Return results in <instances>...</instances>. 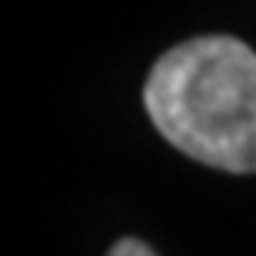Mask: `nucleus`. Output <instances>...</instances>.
<instances>
[{
    "mask_svg": "<svg viewBox=\"0 0 256 256\" xmlns=\"http://www.w3.org/2000/svg\"><path fill=\"white\" fill-rule=\"evenodd\" d=\"M156 130L190 160L226 173H256V54L210 34L176 44L143 86Z\"/></svg>",
    "mask_w": 256,
    "mask_h": 256,
    "instance_id": "f257e3e1",
    "label": "nucleus"
},
{
    "mask_svg": "<svg viewBox=\"0 0 256 256\" xmlns=\"http://www.w3.org/2000/svg\"><path fill=\"white\" fill-rule=\"evenodd\" d=\"M106 256H156V250L146 246L143 240L124 236V240H116L114 246H110V253H106Z\"/></svg>",
    "mask_w": 256,
    "mask_h": 256,
    "instance_id": "f03ea898",
    "label": "nucleus"
}]
</instances>
